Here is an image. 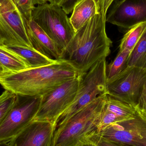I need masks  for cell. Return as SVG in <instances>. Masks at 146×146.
I'll use <instances>...</instances> for the list:
<instances>
[{"mask_svg": "<svg viewBox=\"0 0 146 146\" xmlns=\"http://www.w3.org/2000/svg\"><path fill=\"white\" fill-rule=\"evenodd\" d=\"M40 97L17 95V99L0 124V142H9L34 119Z\"/></svg>", "mask_w": 146, "mask_h": 146, "instance_id": "cell-7", "label": "cell"}, {"mask_svg": "<svg viewBox=\"0 0 146 146\" xmlns=\"http://www.w3.org/2000/svg\"><path fill=\"white\" fill-rule=\"evenodd\" d=\"M0 45H5V42L1 35H0Z\"/></svg>", "mask_w": 146, "mask_h": 146, "instance_id": "cell-31", "label": "cell"}, {"mask_svg": "<svg viewBox=\"0 0 146 146\" xmlns=\"http://www.w3.org/2000/svg\"><path fill=\"white\" fill-rule=\"evenodd\" d=\"M22 13L24 17L27 19H31L33 10L35 6L32 0H13Z\"/></svg>", "mask_w": 146, "mask_h": 146, "instance_id": "cell-23", "label": "cell"}, {"mask_svg": "<svg viewBox=\"0 0 146 146\" xmlns=\"http://www.w3.org/2000/svg\"><path fill=\"white\" fill-rule=\"evenodd\" d=\"M82 76L70 80L40 97L39 107L33 121H48L56 127L57 120L74 99Z\"/></svg>", "mask_w": 146, "mask_h": 146, "instance_id": "cell-6", "label": "cell"}, {"mask_svg": "<svg viewBox=\"0 0 146 146\" xmlns=\"http://www.w3.org/2000/svg\"><path fill=\"white\" fill-rule=\"evenodd\" d=\"M127 66L146 69V29L130 53Z\"/></svg>", "mask_w": 146, "mask_h": 146, "instance_id": "cell-18", "label": "cell"}, {"mask_svg": "<svg viewBox=\"0 0 146 146\" xmlns=\"http://www.w3.org/2000/svg\"><path fill=\"white\" fill-rule=\"evenodd\" d=\"M105 107L108 110L114 113L122 121L133 117L137 111L136 108L131 105L108 95Z\"/></svg>", "mask_w": 146, "mask_h": 146, "instance_id": "cell-17", "label": "cell"}, {"mask_svg": "<svg viewBox=\"0 0 146 146\" xmlns=\"http://www.w3.org/2000/svg\"><path fill=\"white\" fill-rule=\"evenodd\" d=\"M106 66V59H102L82 75L75 98L57 120L56 128L99 97L107 94Z\"/></svg>", "mask_w": 146, "mask_h": 146, "instance_id": "cell-5", "label": "cell"}, {"mask_svg": "<svg viewBox=\"0 0 146 146\" xmlns=\"http://www.w3.org/2000/svg\"><path fill=\"white\" fill-rule=\"evenodd\" d=\"M131 51L127 49L119 50L114 60L106 66L107 82L118 75L127 67V62Z\"/></svg>", "mask_w": 146, "mask_h": 146, "instance_id": "cell-19", "label": "cell"}, {"mask_svg": "<svg viewBox=\"0 0 146 146\" xmlns=\"http://www.w3.org/2000/svg\"><path fill=\"white\" fill-rule=\"evenodd\" d=\"M146 82V69L127 66L107 82V94L136 108Z\"/></svg>", "mask_w": 146, "mask_h": 146, "instance_id": "cell-8", "label": "cell"}, {"mask_svg": "<svg viewBox=\"0 0 146 146\" xmlns=\"http://www.w3.org/2000/svg\"><path fill=\"white\" fill-rule=\"evenodd\" d=\"M111 6L106 22L129 30L146 22V0H117Z\"/></svg>", "mask_w": 146, "mask_h": 146, "instance_id": "cell-11", "label": "cell"}, {"mask_svg": "<svg viewBox=\"0 0 146 146\" xmlns=\"http://www.w3.org/2000/svg\"><path fill=\"white\" fill-rule=\"evenodd\" d=\"M146 29V22L138 24L129 29L119 45V50L127 49L132 51Z\"/></svg>", "mask_w": 146, "mask_h": 146, "instance_id": "cell-20", "label": "cell"}, {"mask_svg": "<svg viewBox=\"0 0 146 146\" xmlns=\"http://www.w3.org/2000/svg\"><path fill=\"white\" fill-rule=\"evenodd\" d=\"M0 66L7 74L29 68L27 63L21 57L8 49L5 45H0Z\"/></svg>", "mask_w": 146, "mask_h": 146, "instance_id": "cell-16", "label": "cell"}, {"mask_svg": "<svg viewBox=\"0 0 146 146\" xmlns=\"http://www.w3.org/2000/svg\"><path fill=\"white\" fill-rule=\"evenodd\" d=\"M35 6L42 5L46 3H54V0H32Z\"/></svg>", "mask_w": 146, "mask_h": 146, "instance_id": "cell-27", "label": "cell"}, {"mask_svg": "<svg viewBox=\"0 0 146 146\" xmlns=\"http://www.w3.org/2000/svg\"><path fill=\"white\" fill-rule=\"evenodd\" d=\"M56 129L50 122L33 121L9 141L10 146H53Z\"/></svg>", "mask_w": 146, "mask_h": 146, "instance_id": "cell-12", "label": "cell"}, {"mask_svg": "<svg viewBox=\"0 0 146 146\" xmlns=\"http://www.w3.org/2000/svg\"><path fill=\"white\" fill-rule=\"evenodd\" d=\"M0 146H10V143L9 142H0Z\"/></svg>", "mask_w": 146, "mask_h": 146, "instance_id": "cell-30", "label": "cell"}, {"mask_svg": "<svg viewBox=\"0 0 146 146\" xmlns=\"http://www.w3.org/2000/svg\"><path fill=\"white\" fill-rule=\"evenodd\" d=\"M97 3L99 13L106 17L107 12L113 3L117 0H94Z\"/></svg>", "mask_w": 146, "mask_h": 146, "instance_id": "cell-25", "label": "cell"}, {"mask_svg": "<svg viewBox=\"0 0 146 146\" xmlns=\"http://www.w3.org/2000/svg\"><path fill=\"white\" fill-rule=\"evenodd\" d=\"M5 74H7V73H6L2 67L0 66V77Z\"/></svg>", "mask_w": 146, "mask_h": 146, "instance_id": "cell-29", "label": "cell"}, {"mask_svg": "<svg viewBox=\"0 0 146 146\" xmlns=\"http://www.w3.org/2000/svg\"><path fill=\"white\" fill-rule=\"evenodd\" d=\"M108 94L88 104L57 127L54 134L53 146H81L98 131L100 116Z\"/></svg>", "mask_w": 146, "mask_h": 146, "instance_id": "cell-3", "label": "cell"}, {"mask_svg": "<svg viewBox=\"0 0 146 146\" xmlns=\"http://www.w3.org/2000/svg\"><path fill=\"white\" fill-rule=\"evenodd\" d=\"M0 35L5 45L33 48L27 35L25 18L13 0H0Z\"/></svg>", "mask_w": 146, "mask_h": 146, "instance_id": "cell-9", "label": "cell"}, {"mask_svg": "<svg viewBox=\"0 0 146 146\" xmlns=\"http://www.w3.org/2000/svg\"><path fill=\"white\" fill-rule=\"evenodd\" d=\"M80 75L70 62L60 59L47 66L4 75L0 77V84L16 95L40 97Z\"/></svg>", "mask_w": 146, "mask_h": 146, "instance_id": "cell-1", "label": "cell"}, {"mask_svg": "<svg viewBox=\"0 0 146 146\" xmlns=\"http://www.w3.org/2000/svg\"><path fill=\"white\" fill-rule=\"evenodd\" d=\"M81 146H92V145H90L88 144H86L85 145H83Z\"/></svg>", "mask_w": 146, "mask_h": 146, "instance_id": "cell-32", "label": "cell"}, {"mask_svg": "<svg viewBox=\"0 0 146 146\" xmlns=\"http://www.w3.org/2000/svg\"><path fill=\"white\" fill-rule=\"evenodd\" d=\"M136 109L146 116V82L141 92Z\"/></svg>", "mask_w": 146, "mask_h": 146, "instance_id": "cell-26", "label": "cell"}, {"mask_svg": "<svg viewBox=\"0 0 146 146\" xmlns=\"http://www.w3.org/2000/svg\"><path fill=\"white\" fill-rule=\"evenodd\" d=\"M110 141L132 146H146V116L137 110L133 117L96 132Z\"/></svg>", "mask_w": 146, "mask_h": 146, "instance_id": "cell-10", "label": "cell"}, {"mask_svg": "<svg viewBox=\"0 0 146 146\" xmlns=\"http://www.w3.org/2000/svg\"><path fill=\"white\" fill-rule=\"evenodd\" d=\"M90 145H91V144H90ZM92 145V146H95L93 145Z\"/></svg>", "mask_w": 146, "mask_h": 146, "instance_id": "cell-33", "label": "cell"}, {"mask_svg": "<svg viewBox=\"0 0 146 146\" xmlns=\"http://www.w3.org/2000/svg\"><path fill=\"white\" fill-rule=\"evenodd\" d=\"M27 32L33 48L50 59H61L57 45L43 30L32 19H25Z\"/></svg>", "mask_w": 146, "mask_h": 146, "instance_id": "cell-13", "label": "cell"}, {"mask_svg": "<svg viewBox=\"0 0 146 146\" xmlns=\"http://www.w3.org/2000/svg\"><path fill=\"white\" fill-rule=\"evenodd\" d=\"M8 49L20 56L27 63L29 68L47 66L56 60L50 59L33 48L21 45H5Z\"/></svg>", "mask_w": 146, "mask_h": 146, "instance_id": "cell-15", "label": "cell"}, {"mask_svg": "<svg viewBox=\"0 0 146 146\" xmlns=\"http://www.w3.org/2000/svg\"><path fill=\"white\" fill-rule=\"evenodd\" d=\"M106 17L99 13L75 34L62 55L82 75L95 63L106 59L111 52L112 41L106 29Z\"/></svg>", "mask_w": 146, "mask_h": 146, "instance_id": "cell-2", "label": "cell"}, {"mask_svg": "<svg viewBox=\"0 0 146 146\" xmlns=\"http://www.w3.org/2000/svg\"><path fill=\"white\" fill-rule=\"evenodd\" d=\"M32 19L55 43L62 57L76 33L66 13L57 4L46 3L35 6Z\"/></svg>", "mask_w": 146, "mask_h": 146, "instance_id": "cell-4", "label": "cell"}, {"mask_svg": "<svg viewBox=\"0 0 146 146\" xmlns=\"http://www.w3.org/2000/svg\"><path fill=\"white\" fill-rule=\"evenodd\" d=\"M94 0H80L74 6L70 22L75 32L85 25L89 20L99 13Z\"/></svg>", "mask_w": 146, "mask_h": 146, "instance_id": "cell-14", "label": "cell"}, {"mask_svg": "<svg viewBox=\"0 0 146 146\" xmlns=\"http://www.w3.org/2000/svg\"><path fill=\"white\" fill-rule=\"evenodd\" d=\"M69 0H54V3L62 7Z\"/></svg>", "mask_w": 146, "mask_h": 146, "instance_id": "cell-28", "label": "cell"}, {"mask_svg": "<svg viewBox=\"0 0 146 146\" xmlns=\"http://www.w3.org/2000/svg\"><path fill=\"white\" fill-rule=\"evenodd\" d=\"M17 95L5 90L0 95V124L14 104Z\"/></svg>", "mask_w": 146, "mask_h": 146, "instance_id": "cell-21", "label": "cell"}, {"mask_svg": "<svg viewBox=\"0 0 146 146\" xmlns=\"http://www.w3.org/2000/svg\"><path fill=\"white\" fill-rule=\"evenodd\" d=\"M121 121H122L114 113L108 110L106 108L105 105L100 116V120L97 132L104 129L111 124Z\"/></svg>", "mask_w": 146, "mask_h": 146, "instance_id": "cell-22", "label": "cell"}, {"mask_svg": "<svg viewBox=\"0 0 146 146\" xmlns=\"http://www.w3.org/2000/svg\"><path fill=\"white\" fill-rule=\"evenodd\" d=\"M86 143L95 146H132L110 141L104 139L95 133L87 139Z\"/></svg>", "mask_w": 146, "mask_h": 146, "instance_id": "cell-24", "label": "cell"}]
</instances>
